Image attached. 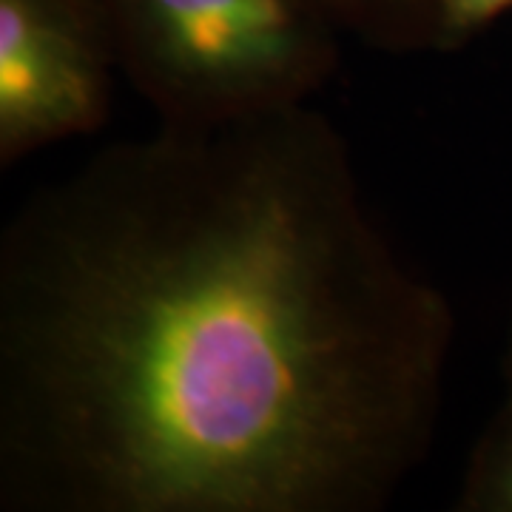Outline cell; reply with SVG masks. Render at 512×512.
Listing matches in <instances>:
<instances>
[{"mask_svg": "<svg viewBox=\"0 0 512 512\" xmlns=\"http://www.w3.org/2000/svg\"><path fill=\"white\" fill-rule=\"evenodd\" d=\"M453 336L308 103L114 143L0 239V510L379 512Z\"/></svg>", "mask_w": 512, "mask_h": 512, "instance_id": "1", "label": "cell"}, {"mask_svg": "<svg viewBox=\"0 0 512 512\" xmlns=\"http://www.w3.org/2000/svg\"><path fill=\"white\" fill-rule=\"evenodd\" d=\"M117 72L160 126H222L308 103L339 69L313 0H97Z\"/></svg>", "mask_w": 512, "mask_h": 512, "instance_id": "2", "label": "cell"}, {"mask_svg": "<svg viewBox=\"0 0 512 512\" xmlns=\"http://www.w3.org/2000/svg\"><path fill=\"white\" fill-rule=\"evenodd\" d=\"M114 72L97 0H0V165L106 126Z\"/></svg>", "mask_w": 512, "mask_h": 512, "instance_id": "3", "label": "cell"}, {"mask_svg": "<svg viewBox=\"0 0 512 512\" xmlns=\"http://www.w3.org/2000/svg\"><path fill=\"white\" fill-rule=\"evenodd\" d=\"M342 35L390 55L436 52L430 0H313Z\"/></svg>", "mask_w": 512, "mask_h": 512, "instance_id": "4", "label": "cell"}, {"mask_svg": "<svg viewBox=\"0 0 512 512\" xmlns=\"http://www.w3.org/2000/svg\"><path fill=\"white\" fill-rule=\"evenodd\" d=\"M461 512H512V396L473 444L456 498Z\"/></svg>", "mask_w": 512, "mask_h": 512, "instance_id": "5", "label": "cell"}, {"mask_svg": "<svg viewBox=\"0 0 512 512\" xmlns=\"http://www.w3.org/2000/svg\"><path fill=\"white\" fill-rule=\"evenodd\" d=\"M436 26V52L464 49L495 20L512 12V0H430Z\"/></svg>", "mask_w": 512, "mask_h": 512, "instance_id": "6", "label": "cell"}, {"mask_svg": "<svg viewBox=\"0 0 512 512\" xmlns=\"http://www.w3.org/2000/svg\"><path fill=\"white\" fill-rule=\"evenodd\" d=\"M504 376H507V396H512V325L510 342H507V356H504Z\"/></svg>", "mask_w": 512, "mask_h": 512, "instance_id": "7", "label": "cell"}]
</instances>
